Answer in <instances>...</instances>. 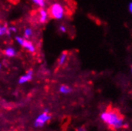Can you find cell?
<instances>
[{
  "instance_id": "1",
  "label": "cell",
  "mask_w": 132,
  "mask_h": 131,
  "mask_svg": "<svg viewBox=\"0 0 132 131\" xmlns=\"http://www.w3.org/2000/svg\"><path fill=\"white\" fill-rule=\"evenodd\" d=\"M101 119L112 129H120L125 126L124 120L118 111L115 110H108L102 113Z\"/></svg>"
},
{
  "instance_id": "2",
  "label": "cell",
  "mask_w": 132,
  "mask_h": 131,
  "mask_svg": "<svg viewBox=\"0 0 132 131\" xmlns=\"http://www.w3.org/2000/svg\"><path fill=\"white\" fill-rule=\"evenodd\" d=\"M48 11H49L50 18H53L55 20H58V21L62 20L66 14V11H65L64 6L61 3H57V2L52 3L50 6Z\"/></svg>"
},
{
  "instance_id": "3",
  "label": "cell",
  "mask_w": 132,
  "mask_h": 131,
  "mask_svg": "<svg viewBox=\"0 0 132 131\" xmlns=\"http://www.w3.org/2000/svg\"><path fill=\"white\" fill-rule=\"evenodd\" d=\"M14 41L18 45L21 46L22 48H23L28 53L33 54V53H35L37 52L36 45L32 41H30V40L26 39L23 36H18V35L15 36Z\"/></svg>"
},
{
  "instance_id": "4",
  "label": "cell",
  "mask_w": 132,
  "mask_h": 131,
  "mask_svg": "<svg viewBox=\"0 0 132 131\" xmlns=\"http://www.w3.org/2000/svg\"><path fill=\"white\" fill-rule=\"evenodd\" d=\"M50 119H51L50 114L49 113L48 110H45L43 112H42L40 115L37 116V118H35V120L34 121V125L36 128L43 127L45 124L49 123Z\"/></svg>"
},
{
  "instance_id": "5",
  "label": "cell",
  "mask_w": 132,
  "mask_h": 131,
  "mask_svg": "<svg viewBox=\"0 0 132 131\" xmlns=\"http://www.w3.org/2000/svg\"><path fill=\"white\" fill-rule=\"evenodd\" d=\"M50 18L49 11L45 9V7L39 8L38 11H37V21L41 24H45L49 21Z\"/></svg>"
},
{
  "instance_id": "6",
  "label": "cell",
  "mask_w": 132,
  "mask_h": 131,
  "mask_svg": "<svg viewBox=\"0 0 132 131\" xmlns=\"http://www.w3.org/2000/svg\"><path fill=\"white\" fill-rule=\"evenodd\" d=\"M34 77V71L32 69H29L25 74L22 75V76L18 79V83L22 85V84H26V83L30 82L32 80Z\"/></svg>"
},
{
  "instance_id": "7",
  "label": "cell",
  "mask_w": 132,
  "mask_h": 131,
  "mask_svg": "<svg viewBox=\"0 0 132 131\" xmlns=\"http://www.w3.org/2000/svg\"><path fill=\"white\" fill-rule=\"evenodd\" d=\"M3 53L6 57L13 58V57H15L18 55V50L16 49L15 47H14V46L10 45V46H7L6 48H5Z\"/></svg>"
},
{
  "instance_id": "8",
  "label": "cell",
  "mask_w": 132,
  "mask_h": 131,
  "mask_svg": "<svg viewBox=\"0 0 132 131\" xmlns=\"http://www.w3.org/2000/svg\"><path fill=\"white\" fill-rule=\"evenodd\" d=\"M67 59H68V53L64 51L59 56V57H58V60H57L58 66H63V65L66 63V61H67Z\"/></svg>"
},
{
  "instance_id": "9",
  "label": "cell",
  "mask_w": 132,
  "mask_h": 131,
  "mask_svg": "<svg viewBox=\"0 0 132 131\" xmlns=\"http://www.w3.org/2000/svg\"><path fill=\"white\" fill-rule=\"evenodd\" d=\"M33 36H34V30L30 26L26 27L24 29V30H23V37H25L26 39L29 40V39L31 38Z\"/></svg>"
},
{
  "instance_id": "10",
  "label": "cell",
  "mask_w": 132,
  "mask_h": 131,
  "mask_svg": "<svg viewBox=\"0 0 132 131\" xmlns=\"http://www.w3.org/2000/svg\"><path fill=\"white\" fill-rule=\"evenodd\" d=\"M59 91H60V93H61V94L67 95L72 92V88L69 86L66 85V84H62V85H61L59 88Z\"/></svg>"
},
{
  "instance_id": "11",
  "label": "cell",
  "mask_w": 132,
  "mask_h": 131,
  "mask_svg": "<svg viewBox=\"0 0 132 131\" xmlns=\"http://www.w3.org/2000/svg\"><path fill=\"white\" fill-rule=\"evenodd\" d=\"M4 36H8V25L6 23H0V37Z\"/></svg>"
},
{
  "instance_id": "12",
  "label": "cell",
  "mask_w": 132,
  "mask_h": 131,
  "mask_svg": "<svg viewBox=\"0 0 132 131\" xmlns=\"http://www.w3.org/2000/svg\"><path fill=\"white\" fill-rule=\"evenodd\" d=\"M31 1L35 6H38L39 8L45 7L46 6V0H31Z\"/></svg>"
},
{
  "instance_id": "13",
  "label": "cell",
  "mask_w": 132,
  "mask_h": 131,
  "mask_svg": "<svg viewBox=\"0 0 132 131\" xmlns=\"http://www.w3.org/2000/svg\"><path fill=\"white\" fill-rule=\"evenodd\" d=\"M18 32V28L15 25L8 26V37H11L12 34L16 33Z\"/></svg>"
},
{
  "instance_id": "14",
  "label": "cell",
  "mask_w": 132,
  "mask_h": 131,
  "mask_svg": "<svg viewBox=\"0 0 132 131\" xmlns=\"http://www.w3.org/2000/svg\"><path fill=\"white\" fill-rule=\"evenodd\" d=\"M58 30L61 33H65L66 32H67V27H66L64 25H61L58 27Z\"/></svg>"
},
{
  "instance_id": "15",
  "label": "cell",
  "mask_w": 132,
  "mask_h": 131,
  "mask_svg": "<svg viewBox=\"0 0 132 131\" xmlns=\"http://www.w3.org/2000/svg\"><path fill=\"white\" fill-rule=\"evenodd\" d=\"M128 9H129V11H130V14H132V2L129 3Z\"/></svg>"
},
{
  "instance_id": "16",
  "label": "cell",
  "mask_w": 132,
  "mask_h": 131,
  "mask_svg": "<svg viewBox=\"0 0 132 131\" xmlns=\"http://www.w3.org/2000/svg\"><path fill=\"white\" fill-rule=\"evenodd\" d=\"M77 131H86V130H85V129H84V127H80V128H79L77 129Z\"/></svg>"
},
{
  "instance_id": "17",
  "label": "cell",
  "mask_w": 132,
  "mask_h": 131,
  "mask_svg": "<svg viewBox=\"0 0 132 131\" xmlns=\"http://www.w3.org/2000/svg\"><path fill=\"white\" fill-rule=\"evenodd\" d=\"M2 67H3V64H2V63H1V62H0V69L2 68Z\"/></svg>"
},
{
  "instance_id": "18",
  "label": "cell",
  "mask_w": 132,
  "mask_h": 131,
  "mask_svg": "<svg viewBox=\"0 0 132 131\" xmlns=\"http://www.w3.org/2000/svg\"><path fill=\"white\" fill-rule=\"evenodd\" d=\"M131 72H132V65H131Z\"/></svg>"
}]
</instances>
